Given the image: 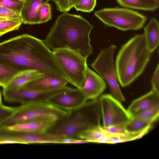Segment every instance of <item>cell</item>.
I'll use <instances>...</instances> for the list:
<instances>
[{
  "label": "cell",
  "instance_id": "6da1fadb",
  "mask_svg": "<svg viewBox=\"0 0 159 159\" xmlns=\"http://www.w3.org/2000/svg\"><path fill=\"white\" fill-rule=\"evenodd\" d=\"M0 64L18 71L35 70L69 81L43 40L27 34L0 43Z\"/></svg>",
  "mask_w": 159,
  "mask_h": 159
},
{
  "label": "cell",
  "instance_id": "7a4b0ae2",
  "mask_svg": "<svg viewBox=\"0 0 159 159\" xmlns=\"http://www.w3.org/2000/svg\"><path fill=\"white\" fill-rule=\"evenodd\" d=\"M93 28L81 16L63 13L57 17L43 41L52 51L69 49L87 59L93 52L89 36Z\"/></svg>",
  "mask_w": 159,
  "mask_h": 159
},
{
  "label": "cell",
  "instance_id": "3957f363",
  "mask_svg": "<svg viewBox=\"0 0 159 159\" xmlns=\"http://www.w3.org/2000/svg\"><path fill=\"white\" fill-rule=\"evenodd\" d=\"M151 54L144 33L136 34L122 46L115 61L118 80L121 86H128L142 74Z\"/></svg>",
  "mask_w": 159,
  "mask_h": 159
},
{
  "label": "cell",
  "instance_id": "277c9868",
  "mask_svg": "<svg viewBox=\"0 0 159 159\" xmlns=\"http://www.w3.org/2000/svg\"><path fill=\"white\" fill-rule=\"evenodd\" d=\"M101 118L99 98L91 100L70 111L66 118L57 121L47 133L61 138L79 139V136L83 132L101 126Z\"/></svg>",
  "mask_w": 159,
  "mask_h": 159
},
{
  "label": "cell",
  "instance_id": "5b68a950",
  "mask_svg": "<svg viewBox=\"0 0 159 159\" xmlns=\"http://www.w3.org/2000/svg\"><path fill=\"white\" fill-rule=\"evenodd\" d=\"M70 112V111L62 110L48 102L22 104L17 107L12 115L0 124V126L38 120L57 121L67 117Z\"/></svg>",
  "mask_w": 159,
  "mask_h": 159
},
{
  "label": "cell",
  "instance_id": "8992f818",
  "mask_svg": "<svg viewBox=\"0 0 159 159\" xmlns=\"http://www.w3.org/2000/svg\"><path fill=\"white\" fill-rule=\"evenodd\" d=\"M94 16L106 25L122 31L141 29L147 18L127 8H103L96 11Z\"/></svg>",
  "mask_w": 159,
  "mask_h": 159
},
{
  "label": "cell",
  "instance_id": "52a82bcc",
  "mask_svg": "<svg viewBox=\"0 0 159 159\" xmlns=\"http://www.w3.org/2000/svg\"><path fill=\"white\" fill-rule=\"evenodd\" d=\"M116 48V45L111 44L102 50L91 66L107 83L111 95L120 101L124 102L125 98L119 85L113 61Z\"/></svg>",
  "mask_w": 159,
  "mask_h": 159
},
{
  "label": "cell",
  "instance_id": "ba28073f",
  "mask_svg": "<svg viewBox=\"0 0 159 159\" xmlns=\"http://www.w3.org/2000/svg\"><path fill=\"white\" fill-rule=\"evenodd\" d=\"M52 52L70 84L79 89L84 80L88 66L87 59L69 49H61Z\"/></svg>",
  "mask_w": 159,
  "mask_h": 159
},
{
  "label": "cell",
  "instance_id": "9c48e42d",
  "mask_svg": "<svg viewBox=\"0 0 159 159\" xmlns=\"http://www.w3.org/2000/svg\"><path fill=\"white\" fill-rule=\"evenodd\" d=\"M103 127L125 125L132 116L120 101L110 94L101 95L99 98Z\"/></svg>",
  "mask_w": 159,
  "mask_h": 159
},
{
  "label": "cell",
  "instance_id": "30bf717a",
  "mask_svg": "<svg viewBox=\"0 0 159 159\" xmlns=\"http://www.w3.org/2000/svg\"><path fill=\"white\" fill-rule=\"evenodd\" d=\"M64 88L49 91L28 90L20 87L3 88L2 94L6 101L24 104L36 102H48L53 96L64 92Z\"/></svg>",
  "mask_w": 159,
  "mask_h": 159
},
{
  "label": "cell",
  "instance_id": "8fae6325",
  "mask_svg": "<svg viewBox=\"0 0 159 159\" xmlns=\"http://www.w3.org/2000/svg\"><path fill=\"white\" fill-rule=\"evenodd\" d=\"M88 100L80 89L72 88L53 96L48 102L62 110L71 111L80 107Z\"/></svg>",
  "mask_w": 159,
  "mask_h": 159
},
{
  "label": "cell",
  "instance_id": "7c38bea8",
  "mask_svg": "<svg viewBox=\"0 0 159 159\" xmlns=\"http://www.w3.org/2000/svg\"><path fill=\"white\" fill-rule=\"evenodd\" d=\"M106 86L103 79L87 66L84 80L78 89L85 95L89 100L99 98Z\"/></svg>",
  "mask_w": 159,
  "mask_h": 159
},
{
  "label": "cell",
  "instance_id": "4fadbf2b",
  "mask_svg": "<svg viewBox=\"0 0 159 159\" xmlns=\"http://www.w3.org/2000/svg\"><path fill=\"white\" fill-rule=\"evenodd\" d=\"M68 82L56 76H45L29 82L21 87L26 89L39 91H49L66 86Z\"/></svg>",
  "mask_w": 159,
  "mask_h": 159
},
{
  "label": "cell",
  "instance_id": "5bb4252c",
  "mask_svg": "<svg viewBox=\"0 0 159 159\" xmlns=\"http://www.w3.org/2000/svg\"><path fill=\"white\" fill-rule=\"evenodd\" d=\"M159 105V93L152 90L132 102L127 110L132 117Z\"/></svg>",
  "mask_w": 159,
  "mask_h": 159
},
{
  "label": "cell",
  "instance_id": "9a60e30c",
  "mask_svg": "<svg viewBox=\"0 0 159 159\" xmlns=\"http://www.w3.org/2000/svg\"><path fill=\"white\" fill-rule=\"evenodd\" d=\"M57 122L50 120H38L1 126L10 130L22 132L44 133L47 132Z\"/></svg>",
  "mask_w": 159,
  "mask_h": 159
},
{
  "label": "cell",
  "instance_id": "2e32d148",
  "mask_svg": "<svg viewBox=\"0 0 159 159\" xmlns=\"http://www.w3.org/2000/svg\"><path fill=\"white\" fill-rule=\"evenodd\" d=\"M50 0H26L20 13L22 23L30 25L38 24V11L42 5Z\"/></svg>",
  "mask_w": 159,
  "mask_h": 159
},
{
  "label": "cell",
  "instance_id": "e0dca14e",
  "mask_svg": "<svg viewBox=\"0 0 159 159\" xmlns=\"http://www.w3.org/2000/svg\"><path fill=\"white\" fill-rule=\"evenodd\" d=\"M144 34L148 49L152 53L158 46L159 25L156 19L152 18L144 29Z\"/></svg>",
  "mask_w": 159,
  "mask_h": 159
},
{
  "label": "cell",
  "instance_id": "ac0fdd59",
  "mask_svg": "<svg viewBox=\"0 0 159 159\" xmlns=\"http://www.w3.org/2000/svg\"><path fill=\"white\" fill-rule=\"evenodd\" d=\"M44 75L43 73L34 70L23 71L16 76L3 88L15 89L21 87L27 83Z\"/></svg>",
  "mask_w": 159,
  "mask_h": 159
},
{
  "label": "cell",
  "instance_id": "d6986e66",
  "mask_svg": "<svg viewBox=\"0 0 159 159\" xmlns=\"http://www.w3.org/2000/svg\"><path fill=\"white\" fill-rule=\"evenodd\" d=\"M120 6L126 8L153 11L159 5L158 0H116Z\"/></svg>",
  "mask_w": 159,
  "mask_h": 159
},
{
  "label": "cell",
  "instance_id": "ffe728a7",
  "mask_svg": "<svg viewBox=\"0 0 159 159\" xmlns=\"http://www.w3.org/2000/svg\"><path fill=\"white\" fill-rule=\"evenodd\" d=\"M153 122L132 117L125 124V127L128 133H142L146 134L152 127Z\"/></svg>",
  "mask_w": 159,
  "mask_h": 159
},
{
  "label": "cell",
  "instance_id": "44dd1931",
  "mask_svg": "<svg viewBox=\"0 0 159 159\" xmlns=\"http://www.w3.org/2000/svg\"><path fill=\"white\" fill-rule=\"evenodd\" d=\"M104 129L100 127L86 130L82 132L78 138L89 143H98L100 140L108 136Z\"/></svg>",
  "mask_w": 159,
  "mask_h": 159
},
{
  "label": "cell",
  "instance_id": "7402d4cb",
  "mask_svg": "<svg viewBox=\"0 0 159 159\" xmlns=\"http://www.w3.org/2000/svg\"><path fill=\"white\" fill-rule=\"evenodd\" d=\"M145 134L142 133L127 134L117 136L108 135L99 140L98 143L114 144L116 143L129 141L142 137Z\"/></svg>",
  "mask_w": 159,
  "mask_h": 159
},
{
  "label": "cell",
  "instance_id": "603a6c76",
  "mask_svg": "<svg viewBox=\"0 0 159 159\" xmlns=\"http://www.w3.org/2000/svg\"><path fill=\"white\" fill-rule=\"evenodd\" d=\"M22 72L0 64V86L5 87L16 76Z\"/></svg>",
  "mask_w": 159,
  "mask_h": 159
},
{
  "label": "cell",
  "instance_id": "cb8c5ba5",
  "mask_svg": "<svg viewBox=\"0 0 159 159\" xmlns=\"http://www.w3.org/2000/svg\"><path fill=\"white\" fill-rule=\"evenodd\" d=\"M22 23L21 20L17 19L0 20V36L9 32L18 30Z\"/></svg>",
  "mask_w": 159,
  "mask_h": 159
},
{
  "label": "cell",
  "instance_id": "d4e9b609",
  "mask_svg": "<svg viewBox=\"0 0 159 159\" xmlns=\"http://www.w3.org/2000/svg\"><path fill=\"white\" fill-rule=\"evenodd\" d=\"M159 105L143 111L132 117L154 122L158 119Z\"/></svg>",
  "mask_w": 159,
  "mask_h": 159
},
{
  "label": "cell",
  "instance_id": "484cf974",
  "mask_svg": "<svg viewBox=\"0 0 159 159\" xmlns=\"http://www.w3.org/2000/svg\"><path fill=\"white\" fill-rule=\"evenodd\" d=\"M38 24L46 22L52 19V12L51 5L46 3L39 9L38 13Z\"/></svg>",
  "mask_w": 159,
  "mask_h": 159
},
{
  "label": "cell",
  "instance_id": "4316f807",
  "mask_svg": "<svg viewBox=\"0 0 159 159\" xmlns=\"http://www.w3.org/2000/svg\"><path fill=\"white\" fill-rule=\"evenodd\" d=\"M26 0H0V7L10 9L20 14Z\"/></svg>",
  "mask_w": 159,
  "mask_h": 159
},
{
  "label": "cell",
  "instance_id": "83f0119b",
  "mask_svg": "<svg viewBox=\"0 0 159 159\" xmlns=\"http://www.w3.org/2000/svg\"><path fill=\"white\" fill-rule=\"evenodd\" d=\"M97 0H81L74 7L77 11L90 12L96 5Z\"/></svg>",
  "mask_w": 159,
  "mask_h": 159
},
{
  "label": "cell",
  "instance_id": "f1b7e54d",
  "mask_svg": "<svg viewBox=\"0 0 159 159\" xmlns=\"http://www.w3.org/2000/svg\"><path fill=\"white\" fill-rule=\"evenodd\" d=\"M17 107H8L2 104L0 106V124L2 123L14 113Z\"/></svg>",
  "mask_w": 159,
  "mask_h": 159
},
{
  "label": "cell",
  "instance_id": "f546056e",
  "mask_svg": "<svg viewBox=\"0 0 159 159\" xmlns=\"http://www.w3.org/2000/svg\"><path fill=\"white\" fill-rule=\"evenodd\" d=\"M0 17L19 20L22 21V18L20 14L3 7H0Z\"/></svg>",
  "mask_w": 159,
  "mask_h": 159
},
{
  "label": "cell",
  "instance_id": "4dcf8cb0",
  "mask_svg": "<svg viewBox=\"0 0 159 159\" xmlns=\"http://www.w3.org/2000/svg\"><path fill=\"white\" fill-rule=\"evenodd\" d=\"M103 128L109 135H120L128 133L125 129V125H119L107 128Z\"/></svg>",
  "mask_w": 159,
  "mask_h": 159
},
{
  "label": "cell",
  "instance_id": "1f68e13d",
  "mask_svg": "<svg viewBox=\"0 0 159 159\" xmlns=\"http://www.w3.org/2000/svg\"><path fill=\"white\" fill-rule=\"evenodd\" d=\"M55 3L56 9L63 13L67 12L73 7L71 0H50Z\"/></svg>",
  "mask_w": 159,
  "mask_h": 159
},
{
  "label": "cell",
  "instance_id": "d6a6232c",
  "mask_svg": "<svg viewBox=\"0 0 159 159\" xmlns=\"http://www.w3.org/2000/svg\"><path fill=\"white\" fill-rule=\"evenodd\" d=\"M159 65L158 64L151 80L152 90L159 93Z\"/></svg>",
  "mask_w": 159,
  "mask_h": 159
},
{
  "label": "cell",
  "instance_id": "836d02e7",
  "mask_svg": "<svg viewBox=\"0 0 159 159\" xmlns=\"http://www.w3.org/2000/svg\"><path fill=\"white\" fill-rule=\"evenodd\" d=\"M81 0H71L72 5L73 7L77 4Z\"/></svg>",
  "mask_w": 159,
  "mask_h": 159
},
{
  "label": "cell",
  "instance_id": "e575fe53",
  "mask_svg": "<svg viewBox=\"0 0 159 159\" xmlns=\"http://www.w3.org/2000/svg\"><path fill=\"white\" fill-rule=\"evenodd\" d=\"M2 97H1V94L0 90V106L2 105Z\"/></svg>",
  "mask_w": 159,
  "mask_h": 159
}]
</instances>
